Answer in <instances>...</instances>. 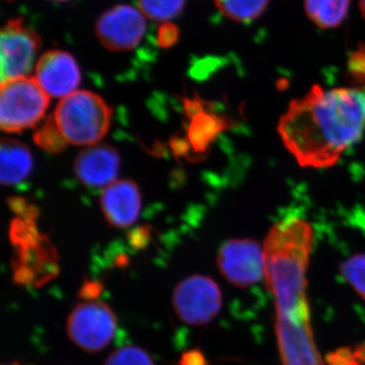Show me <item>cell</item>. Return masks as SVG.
<instances>
[{"mask_svg":"<svg viewBox=\"0 0 365 365\" xmlns=\"http://www.w3.org/2000/svg\"><path fill=\"white\" fill-rule=\"evenodd\" d=\"M313 227L302 218L276 222L263 244L265 281L274 297L276 338L282 365H325L312 329L307 271Z\"/></svg>","mask_w":365,"mask_h":365,"instance_id":"6da1fadb","label":"cell"},{"mask_svg":"<svg viewBox=\"0 0 365 365\" xmlns=\"http://www.w3.org/2000/svg\"><path fill=\"white\" fill-rule=\"evenodd\" d=\"M365 129V91L314 85L280 118L278 134L302 167H332Z\"/></svg>","mask_w":365,"mask_h":365,"instance_id":"7a4b0ae2","label":"cell"},{"mask_svg":"<svg viewBox=\"0 0 365 365\" xmlns=\"http://www.w3.org/2000/svg\"><path fill=\"white\" fill-rule=\"evenodd\" d=\"M53 117L67 143L93 146L109 130L112 109L97 93L76 91L60 101Z\"/></svg>","mask_w":365,"mask_h":365,"instance_id":"3957f363","label":"cell"},{"mask_svg":"<svg viewBox=\"0 0 365 365\" xmlns=\"http://www.w3.org/2000/svg\"><path fill=\"white\" fill-rule=\"evenodd\" d=\"M49 97L34 76L1 83L0 126L7 133H20L36 126L44 118Z\"/></svg>","mask_w":365,"mask_h":365,"instance_id":"277c9868","label":"cell"},{"mask_svg":"<svg viewBox=\"0 0 365 365\" xmlns=\"http://www.w3.org/2000/svg\"><path fill=\"white\" fill-rule=\"evenodd\" d=\"M116 330V316L111 307L102 302H81L67 318V336L86 352L102 351L112 342Z\"/></svg>","mask_w":365,"mask_h":365,"instance_id":"5b68a950","label":"cell"},{"mask_svg":"<svg viewBox=\"0 0 365 365\" xmlns=\"http://www.w3.org/2000/svg\"><path fill=\"white\" fill-rule=\"evenodd\" d=\"M172 306L182 323L190 326L207 325L222 309V290L212 278L192 275L175 287Z\"/></svg>","mask_w":365,"mask_h":365,"instance_id":"8992f818","label":"cell"},{"mask_svg":"<svg viewBox=\"0 0 365 365\" xmlns=\"http://www.w3.org/2000/svg\"><path fill=\"white\" fill-rule=\"evenodd\" d=\"M42 41L21 19H13L2 28L0 38L1 83L28 76L37 64Z\"/></svg>","mask_w":365,"mask_h":365,"instance_id":"52a82bcc","label":"cell"},{"mask_svg":"<svg viewBox=\"0 0 365 365\" xmlns=\"http://www.w3.org/2000/svg\"><path fill=\"white\" fill-rule=\"evenodd\" d=\"M148 21L138 7L117 4L98 16L96 35L101 44L111 51H130L143 41Z\"/></svg>","mask_w":365,"mask_h":365,"instance_id":"ba28073f","label":"cell"},{"mask_svg":"<svg viewBox=\"0 0 365 365\" xmlns=\"http://www.w3.org/2000/svg\"><path fill=\"white\" fill-rule=\"evenodd\" d=\"M217 267L234 287L246 288L265 279L263 246L250 239L230 240L220 248Z\"/></svg>","mask_w":365,"mask_h":365,"instance_id":"9c48e42d","label":"cell"},{"mask_svg":"<svg viewBox=\"0 0 365 365\" xmlns=\"http://www.w3.org/2000/svg\"><path fill=\"white\" fill-rule=\"evenodd\" d=\"M34 78L48 97L62 100L78 91L81 72L71 53L53 49L41 55Z\"/></svg>","mask_w":365,"mask_h":365,"instance_id":"30bf717a","label":"cell"},{"mask_svg":"<svg viewBox=\"0 0 365 365\" xmlns=\"http://www.w3.org/2000/svg\"><path fill=\"white\" fill-rule=\"evenodd\" d=\"M119 153L105 144H96L79 153L74 163V173L79 181L91 188H107L117 181Z\"/></svg>","mask_w":365,"mask_h":365,"instance_id":"8fae6325","label":"cell"},{"mask_svg":"<svg viewBox=\"0 0 365 365\" xmlns=\"http://www.w3.org/2000/svg\"><path fill=\"white\" fill-rule=\"evenodd\" d=\"M101 206L106 220L112 227H130L140 213L141 195L138 186L130 180H117L103 191Z\"/></svg>","mask_w":365,"mask_h":365,"instance_id":"7c38bea8","label":"cell"},{"mask_svg":"<svg viewBox=\"0 0 365 365\" xmlns=\"http://www.w3.org/2000/svg\"><path fill=\"white\" fill-rule=\"evenodd\" d=\"M0 181L4 186H13L25 181L33 170L32 153L28 146L14 140L2 139L0 148Z\"/></svg>","mask_w":365,"mask_h":365,"instance_id":"4fadbf2b","label":"cell"},{"mask_svg":"<svg viewBox=\"0 0 365 365\" xmlns=\"http://www.w3.org/2000/svg\"><path fill=\"white\" fill-rule=\"evenodd\" d=\"M351 0H304V11L309 21L323 30L342 25L349 13Z\"/></svg>","mask_w":365,"mask_h":365,"instance_id":"5bb4252c","label":"cell"},{"mask_svg":"<svg viewBox=\"0 0 365 365\" xmlns=\"http://www.w3.org/2000/svg\"><path fill=\"white\" fill-rule=\"evenodd\" d=\"M188 128V140L196 153H204L220 132L225 128L223 118L204 111L191 118Z\"/></svg>","mask_w":365,"mask_h":365,"instance_id":"9a60e30c","label":"cell"},{"mask_svg":"<svg viewBox=\"0 0 365 365\" xmlns=\"http://www.w3.org/2000/svg\"><path fill=\"white\" fill-rule=\"evenodd\" d=\"M270 0H215L222 16L237 23H251L265 13Z\"/></svg>","mask_w":365,"mask_h":365,"instance_id":"2e32d148","label":"cell"},{"mask_svg":"<svg viewBox=\"0 0 365 365\" xmlns=\"http://www.w3.org/2000/svg\"><path fill=\"white\" fill-rule=\"evenodd\" d=\"M187 0H137V7L148 20L169 24L186 7Z\"/></svg>","mask_w":365,"mask_h":365,"instance_id":"e0dca14e","label":"cell"},{"mask_svg":"<svg viewBox=\"0 0 365 365\" xmlns=\"http://www.w3.org/2000/svg\"><path fill=\"white\" fill-rule=\"evenodd\" d=\"M34 140L42 150L53 155H57L66 150L68 144L59 130L53 115L41 126L39 130L36 132Z\"/></svg>","mask_w":365,"mask_h":365,"instance_id":"ac0fdd59","label":"cell"},{"mask_svg":"<svg viewBox=\"0 0 365 365\" xmlns=\"http://www.w3.org/2000/svg\"><path fill=\"white\" fill-rule=\"evenodd\" d=\"M340 272L350 287L365 300V254H355L342 262Z\"/></svg>","mask_w":365,"mask_h":365,"instance_id":"d6986e66","label":"cell"},{"mask_svg":"<svg viewBox=\"0 0 365 365\" xmlns=\"http://www.w3.org/2000/svg\"><path fill=\"white\" fill-rule=\"evenodd\" d=\"M104 365H155L143 348L125 346L109 355Z\"/></svg>","mask_w":365,"mask_h":365,"instance_id":"ffe728a7","label":"cell"},{"mask_svg":"<svg viewBox=\"0 0 365 365\" xmlns=\"http://www.w3.org/2000/svg\"><path fill=\"white\" fill-rule=\"evenodd\" d=\"M348 73L350 78L357 83H365V45L359 47L350 55L348 60Z\"/></svg>","mask_w":365,"mask_h":365,"instance_id":"44dd1931","label":"cell"},{"mask_svg":"<svg viewBox=\"0 0 365 365\" xmlns=\"http://www.w3.org/2000/svg\"><path fill=\"white\" fill-rule=\"evenodd\" d=\"M178 37H179V33L176 26H172L170 23L163 24L158 31V42L162 47L169 48L177 42Z\"/></svg>","mask_w":365,"mask_h":365,"instance_id":"7402d4cb","label":"cell"},{"mask_svg":"<svg viewBox=\"0 0 365 365\" xmlns=\"http://www.w3.org/2000/svg\"><path fill=\"white\" fill-rule=\"evenodd\" d=\"M355 354L347 350H340L329 357L331 365H357L354 360Z\"/></svg>","mask_w":365,"mask_h":365,"instance_id":"603a6c76","label":"cell"},{"mask_svg":"<svg viewBox=\"0 0 365 365\" xmlns=\"http://www.w3.org/2000/svg\"><path fill=\"white\" fill-rule=\"evenodd\" d=\"M182 365H206L205 359L199 351H190L182 356Z\"/></svg>","mask_w":365,"mask_h":365,"instance_id":"cb8c5ba5","label":"cell"},{"mask_svg":"<svg viewBox=\"0 0 365 365\" xmlns=\"http://www.w3.org/2000/svg\"><path fill=\"white\" fill-rule=\"evenodd\" d=\"M359 11L365 21V0H359Z\"/></svg>","mask_w":365,"mask_h":365,"instance_id":"d4e9b609","label":"cell"},{"mask_svg":"<svg viewBox=\"0 0 365 365\" xmlns=\"http://www.w3.org/2000/svg\"><path fill=\"white\" fill-rule=\"evenodd\" d=\"M48 1H52V2H67V1H71V0H48Z\"/></svg>","mask_w":365,"mask_h":365,"instance_id":"484cf974","label":"cell"},{"mask_svg":"<svg viewBox=\"0 0 365 365\" xmlns=\"http://www.w3.org/2000/svg\"></svg>","mask_w":365,"mask_h":365,"instance_id":"4316f807","label":"cell"}]
</instances>
